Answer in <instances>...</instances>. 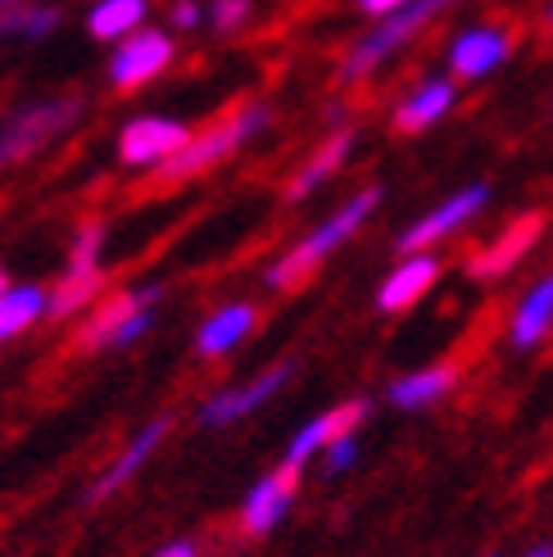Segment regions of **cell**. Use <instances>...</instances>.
Returning a JSON list of instances; mask_svg holds the SVG:
<instances>
[{"instance_id":"obj_33","label":"cell","mask_w":553,"mask_h":557,"mask_svg":"<svg viewBox=\"0 0 553 557\" xmlns=\"http://www.w3.org/2000/svg\"><path fill=\"white\" fill-rule=\"evenodd\" d=\"M10 5H19V0H0V10H10Z\"/></svg>"},{"instance_id":"obj_16","label":"cell","mask_w":553,"mask_h":557,"mask_svg":"<svg viewBox=\"0 0 553 557\" xmlns=\"http://www.w3.org/2000/svg\"><path fill=\"white\" fill-rule=\"evenodd\" d=\"M458 104V82L454 77H427L418 82L400 104H395V132L404 136H418V132H431L435 123H445Z\"/></svg>"},{"instance_id":"obj_23","label":"cell","mask_w":553,"mask_h":557,"mask_svg":"<svg viewBox=\"0 0 553 557\" xmlns=\"http://www.w3.org/2000/svg\"><path fill=\"white\" fill-rule=\"evenodd\" d=\"M60 27H64V10L60 5H46V0H41V5H23V0H19V5L0 10V46H5L10 37L37 46V41H50Z\"/></svg>"},{"instance_id":"obj_12","label":"cell","mask_w":553,"mask_h":557,"mask_svg":"<svg viewBox=\"0 0 553 557\" xmlns=\"http://www.w3.org/2000/svg\"><path fill=\"white\" fill-rule=\"evenodd\" d=\"M540 236H544V213H521L517 222H508L500 236L467 259V276H472V282H500V276H508L531 255Z\"/></svg>"},{"instance_id":"obj_4","label":"cell","mask_w":553,"mask_h":557,"mask_svg":"<svg viewBox=\"0 0 553 557\" xmlns=\"http://www.w3.org/2000/svg\"><path fill=\"white\" fill-rule=\"evenodd\" d=\"M454 5H463V0H413V5L385 14V18L372 27V33H364V37L349 46V54H345L341 69H336V82H341V87H358V82L372 77L385 60H395L404 46L418 41L427 27H431L440 14H450Z\"/></svg>"},{"instance_id":"obj_27","label":"cell","mask_w":553,"mask_h":557,"mask_svg":"<svg viewBox=\"0 0 553 557\" xmlns=\"http://www.w3.org/2000/svg\"><path fill=\"white\" fill-rule=\"evenodd\" d=\"M169 18H173L177 33H191V27H200V23H205V5H200V0H173Z\"/></svg>"},{"instance_id":"obj_7","label":"cell","mask_w":553,"mask_h":557,"mask_svg":"<svg viewBox=\"0 0 553 557\" xmlns=\"http://www.w3.org/2000/svg\"><path fill=\"white\" fill-rule=\"evenodd\" d=\"M490 182H472V186H463V190H454V195H445L435 209H427L413 227H404L400 232V240H395V249L400 255H422V249H435L440 240H450L454 232H463L467 222H477L486 209H490Z\"/></svg>"},{"instance_id":"obj_30","label":"cell","mask_w":553,"mask_h":557,"mask_svg":"<svg viewBox=\"0 0 553 557\" xmlns=\"http://www.w3.org/2000/svg\"><path fill=\"white\" fill-rule=\"evenodd\" d=\"M521 557H553V544H540V548H531V553H521Z\"/></svg>"},{"instance_id":"obj_25","label":"cell","mask_w":553,"mask_h":557,"mask_svg":"<svg viewBox=\"0 0 553 557\" xmlns=\"http://www.w3.org/2000/svg\"><path fill=\"white\" fill-rule=\"evenodd\" d=\"M255 14V0H209L205 5V18L218 37H228V33H241L245 23H250Z\"/></svg>"},{"instance_id":"obj_34","label":"cell","mask_w":553,"mask_h":557,"mask_svg":"<svg viewBox=\"0 0 553 557\" xmlns=\"http://www.w3.org/2000/svg\"><path fill=\"white\" fill-rule=\"evenodd\" d=\"M549 114H553V100H549Z\"/></svg>"},{"instance_id":"obj_32","label":"cell","mask_w":553,"mask_h":557,"mask_svg":"<svg viewBox=\"0 0 553 557\" xmlns=\"http://www.w3.org/2000/svg\"><path fill=\"white\" fill-rule=\"evenodd\" d=\"M544 23H549V27H553V0H549V10H544Z\"/></svg>"},{"instance_id":"obj_21","label":"cell","mask_w":553,"mask_h":557,"mask_svg":"<svg viewBox=\"0 0 553 557\" xmlns=\"http://www.w3.org/2000/svg\"><path fill=\"white\" fill-rule=\"evenodd\" d=\"M458 385V363H431V368H418L408 376H395L391 389H385V399L404 412H422L431 404H440Z\"/></svg>"},{"instance_id":"obj_10","label":"cell","mask_w":553,"mask_h":557,"mask_svg":"<svg viewBox=\"0 0 553 557\" xmlns=\"http://www.w3.org/2000/svg\"><path fill=\"white\" fill-rule=\"evenodd\" d=\"M191 136H196V132H191L182 119H163V114L132 119L119 132V159L127 163V169L155 173V169H163V163H169L191 141Z\"/></svg>"},{"instance_id":"obj_26","label":"cell","mask_w":553,"mask_h":557,"mask_svg":"<svg viewBox=\"0 0 553 557\" xmlns=\"http://www.w3.org/2000/svg\"><path fill=\"white\" fill-rule=\"evenodd\" d=\"M358 462V435H341V440H331L327 449H322V471L327 476H345V471Z\"/></svg>"},{"instance_id":"obj_9","label":"cell","mask_w":553,"mask_h":557,"mask_svg":"<svg viewBox=\"0 0 553 557\" xmlns=\"http://www.w3.org/2000/svg\"><path fill=\"white\" fill-rule=\"evenodd\" d=\"M517 50V37L508 27H494V23H477V27H463L454 33L450 50H445V64L454 82H486L490 73H500Z\"/></svg>"},{"instance_id":"obj_5","label":"cell","mask_w":553,"mask_h":557,"mask_svg":"<svg viewBox=\"0 0 553 557\" xmlns=\"http://www.w3.org/2000/svg\"><path fill=\"white\" fill-rule=\"evenodd\" d=\"M105 222H82L73 245H69V263L60 272V282L50 286V318L64 322V318H77L82 309H91V304L105 299Z\"/></svg>"},{"instance_id":"obj_17","label":"cell","mask_w":553,"mask_h":557,"mask_svg":"<svg viewBox=\"0 0 553 557\" xmlns=\"http://www.w3.org/2000/svg\"><path fill=\"white\" fill-rule=\"evenodd\" d=\"M259 326V304L255 299H232L223 309H213L200 331H196V354L200 358H228L232 349H241L250 341V331Z\"/></svg>"},{"instance_id":"obj_6","label":"cell","mask_w":553,"mask_h":557,"mask_svg":"<svg viewBox=\"0 0 553 557\" xmlns=\"http://www.w3.org/2000/svg\"><path fill=\"white\" fill-rule=\"evenodd\" d=\"M173 60H177L173 33H163V27H142V33H132L114 46V54H109V64H105V77L119 96H132V91L150 87Z\"/></svg>"},{"instance_id":"obj_22","label":"cell","mask_w":553,"mask_h":557,"mask_svg":"<svg viewBox=\"0 0 553 557\" xmlns=\"http://www.w3.org/2000/svg\"><path fill=\"white\" fill-rule=\"evenodd\" d=\"M50 318V286H33V282H23V286H5L0 290V345L23 336L33 322Z\"/></svg>"},{"instance_id":"obj_11","label":"cell","mask_w":553,"mask_h":557,"mask_svg":"<svg viewBox=\"0 0 553 557\" xmlns=\"http://www.w3.org/2000/svg\"><path fill=\"white\" fill-rule=\"evenodd\" d=\"M295 494H299V471L286 462L276 471H268V476H259L241 504V531L255 535V540L272 535L276 525L286 521V512L295 508Z\"/></svg>"},{"instance_id":"obj_3","label":"cell","mask_w":553,"mask_h":557,"mask_svg":"<svg viewBox=\"0 0 553 557\" xmlns=\"http://www.w3.org/2000/svg\"><path fill=\"white\" fill-rule=\"evenodd\" d=\"M82 109H87V96L82 91H60V96L14 104L10 114L0 119V169H14V163L33 159L46 146L60 141V136H69L82 123Z\"/></svg>"},{"instance_id":"obj_24","label":"cell","mask_w":553,"mask_h":557,"mask_svg":"<svg viewBox=\"0 0 553 557\" xmlns=\"http://www.w3.org/2000/svg\"><path fill=\"white\" fill-rule=\"evenodd\" d=\"M146 14H150V0H96L87 14V33L96 41H123L132 33H142Z\"/></svg>"},{"instance_id":"obj_2","label":"cell","mask_w":553,"mask_h":557,"mask_svg":"<svg viewBox=\"0 0 553 557\" xmlns=\"http://www.w3.org/2000/svg\"><path fill=\"white\" fill-rule=\"evenodd\" d=\"M268 127H272V109L263 100H245L241 109H232V114H223V119H213L209 127H200L169 163H163V169L150 173V182L155 186H182L191 177H205V173L218 169V163L236 159L250 141H259Z\"/></svg>"},{"instance_id":"obj_19","label":"cell","mask_w":553,"mask_h":557,"mask_svg":"<svg viewBox=\"0 0 553 557\" xmlns=\"http://www.w3.org/2000/svg\"><path fill=\"white\" fill-rule=\"evenodd\" d=\"M349 150H354V127H336V132H327V141L299 163V169L291 173V182H286V200L291 205H299V200H309V195L318 190V186H327L331 177H336L341 169H345V159H349Z\"/></svg>"},{"instance_id":"obj_29","label":"cell","mask_w":553,"mask_h":557,"mask_svg":"<svg viewBox=\"0 0 553 557\" xmlns=\"http://www.w3.org/2000/svg\"><path fill=\"white\" fill-rule=\"evenodd\" d=\"M155 557H200V553H196V544H191V540H173V544H163Z\"/></svg>"},{"instance_id":"obj_8","label":"cell","mask_w":553,"mask_h":557,"mask_svg":"<svg viewBox=\"0 0 553 557\" xmlns=\"http://www.w3.org/2000/svg\"><path fill=\"white\" fill-rule=\"evenodd\" d=\"M291 376H295V363H291V358H282V363L263 368V372L250 376V381L218 389V395H209L205 408H200V426L218 431V426H236V422H245L250 412H259L263 404H272L276 395H282V389L291 385Z\"/></svg>"},{"instance_id":"obj_18","label":"cell","mask_w":553,"mask_h":557,"mask_svg":"<svg viewBox=\"0 0 553 557\" xmlns=\"http://www.w3.org/2000/svg\"><path fill=\"white\" fill-rule=\"evenodd\" d=\"M169 431H173V417H155V422H146L142 431H136V435L127 440V449H123L114 462H109V467H105V476L91 485V494H87L91 504H105L109 494H119V490L136 476V471H142V467L150 462V454L159 449V444L169 440Z\"/></svg>"},{"instance_id":"obj_31","label":"cell","mask_w":553,"mask_h":557,"mask_svg":"<svg viewBox=\"0 0 553 557\" xmlns=\"http://www.w3.org/2000/svg\"><path fill=\"white\" fill-rule=\"evenodd\" d=\"M5 286H10V272H5V268H0V290H5Z\"/></svg>"},{"instance_id":"obj_13","label":"cell","mask_w":553,"mask_h":557,"mask_svg":"<svg viewBox=\"0 0 553 557\" xmlns=\"http://www.w3.org/2000/svg\"><path fill=\"white\" fill-rule=\"evenodd\" d=\"M163 290L159 286H136V290H119V295H105L91 318L77 326V349L82 354H105V349H114L119 345V331L127 326V318L136 309H146V304H159Z\"/></svg>"},{"instance_id":"obj_20","label":"cell","mask_w":553,"mask_h":557,"mask_svg":"<svg viewBox=\"0 0 553 557\" xmlns=\"http://www.w3.org/2000/svg\"><path fill=\"white\" fill-rule=\"evenodd\" d=\"M549 331H553V272H544L540 282L517 299L513 322H508V345L517 354H531L549 341Z\"/></svg>"},{"instance_id":"obj_14","label":"cell","mask_w":553,"mask_h":557,"mask_svg":"<svg viewBox=\"0 0 553 557\" xmlns=\"http://www.w3.org/2000/svg\"><path fill=\"white\" fill-rule=\"evenodd\" d=\"M368 417V399H345V404H336V408H327V412H318V417H309L295 435H291V444H286V467H304L309 458H322V449L331 440H341V435H349V431H358V422Z\"/></svg>"},{"instance_id":"obj_28","label":"cell","mask_w":553,"mask_h":557,"mask_svg":"<svg viewBox=\"0 0 553 557\" xmlns=\"http://www.w3.org/2000/svg\"><path fill=\"white\" fill-rule=\"evenodd\" d=\"M404 5H413V0H354V10H364V14H372V18H385V14L404 10Z\"/></svg>"},{"instance_id":"obj_1","label":"cell","mask_w":553,"mask_h":557,"mask_svg":"<svg viewBox=\"0 0 553 557\" xmlns=\"http://www.w3.org/2000/svg\"><path fill=\"white\" fill-rule=\"evenodd\" d=\"M381 200H385V190H381L377 182L364 186V190H354L349 200H345L341 209H331L295 249H286L282 259H272V263L263 268V286H268V290H299L331 255H336L341 245H349L358 232H364V222L381 209Z\"/></svg>"},{"instance_id":"obj_15","label":"cell","mask_w":553,"mask_h":557,"mask_svg":"<svg viewBox=\"0 0 553 557\" xmlns=\"http://www.w3.org/2000/svg\"><path fill=\"white\" fill-rule=\"evenodd\" d=\"M440 272L445 268H440V259L431 255V249H422V255H404L391 272H385V282L377 286V309L381 313H408L422 295H431Z\"/></svg>"}]
</instances>
